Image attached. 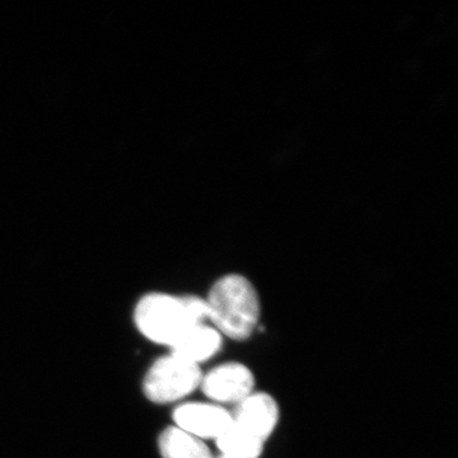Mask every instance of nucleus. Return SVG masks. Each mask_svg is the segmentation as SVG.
<instances>
[{
	"mask_svg": "<svg viewBox=\"0 0 458 458\" xmlns=\"http://www.w3.org/2000/svg\"><path fill=\"white\" fill-rule=\"evenodd\" d=\"M207 319V303L195 295L149 293L140 298L134 310L135 327L141 335L168 348Z\"/></svg>",
	"mask_w": 458,
	"mask_h": 458,
	"instance_id": "f257e3e1",
	"label": "nucleus"
},
{
	"mask_svg": "<svg viewBox=\"0 0 458 458\" xmlns=\"http://www.w3.org/2000/svg\"><path fill=\"white\" fill-rule=\"evenodd\" d=\"M208 319L221 335L246 340L260 319V300L245 276L229 274L214 283L207 300Z\"/></svg>",
	"mask_w": 458,
	"mask_h": 458,
	"instance_id": "f03ea898",
	"label": "nucleus"
},
{
	"mask_svg": "<svg viewBox=\"0 0 458 458\" xmlns=\"http://www.w3.org/2000/svg\"><path fill=\"white\" fill-rule=\"evenodd\" d=\"M201 378L200 366L189 363L170 352L157 360L148 369L143 391L152 403H176L200 387Z\"/></svg>",
	"mask_w": 458,
	"mask_h": 458,
	"instance_id": "7ed1b4c3",
	"label": "nucleus"
},
{
	"mask_svg": "<svg viewBox=\"0 0 458 458\" xmlns=\"http://www.w3.org/2000/svg\"><path fill=\"white\" fill-rule=\"evenodd\" d=\"M255 377L245 364L225 363L203 375L201 391L219 403H237L254 393Z\"/></svg>",
	"mask_w": 458,
	"mask_h": 458,
	"instance_id": "20e7f679",
	"label": "nucleus"
},
{
	"mask_svg": "<svg viewBox=\"0 0 458 458\" xmlns=\"http://www.w3.org/2000/svg\"><path fill=\"white\" fill-rule=\"evenodd\" d=\"M174 427L204 441L216 439L232 426L231 411L218 403H186L174 411Z\"/></svg>",
	"mask_w": 458,
	"mask_h": 458,
	"instance_id": "39448f33",
	"label": "nucleus"
},
{
	"mask_svg": "<svg viewBox=\"0 0 458 458\" xmlns=\"http://www.w3.org/2000/svg\"><path fill=\"white\" fill-rule=\"evenodd\" d=\"M231 415L234 426L265 442L278 426L280 414L278 403L273 396L254 391L237 403Z\"/></svg>",
	"mask_w": 458,
	"mask_h": 458,
	"instance_id": "423d86ee",
	"label": "nucleus"
},
{
	"mask_svg": "<svg viewBox=\"0 0 458 458\" xmlns=\"http://www.w3.org/2000/svg\"><path fill=\"white\" fill-rule=\"evenodd\" d=\"M222 348V335L207 324L198 325L189 330L171 349V354L189 363L200 366L210 360Z\"/></svg>",
	"mask_w": 458,
	"mask_h": 458,
	"instance_id": "0eeeda50",
	"label": "nucleus"
},
{
	"mask_svg": "<svg viewBox=\"0 0 458 458\" xmlns=\"http://www.w3.org/2000/svg\"><path fill=\"white\" fill-rule=\"evenodd\" d=\"M162 458H214L204 441L190 436L177 427H170L158 438Z\"/></svg>",
	"mask_w": 458,
	"mask_h": 458,
	"instance_id": "6e6552de",
	"label": "nucleus"
},
{
	"mask_svg": "<svg viewBox=\"0 0 458 458\" xmlns=\"http://www.w3.org/2000/svg\"><path fill=\"white\" fill-rule=\"evenodd\" d=\"M222 456L236 458H259L264 451V441L242 428L232 426L216 439Z\"/></svg>",
	"mask_w": 458,
	"mask_h": 458,
	"instance_id": "1a4fd4ad",
	"label": "nucleus"
},
{
	"mask_svg": "<svg viewBox=\"0 0 458 458\" xmlns=\"http://www.w3.org/2000/svg\"><path fill=\"white\" fill-rule=\"evenodd\" d=\"M219 458H236V457L222 456V454H221V457H219Z\"/></svg>",
	"mask_w": 458,
	"mask_h": 458,
	"instance_id": "9d476101",
	"label": "nucleus"
}]
</instances>
